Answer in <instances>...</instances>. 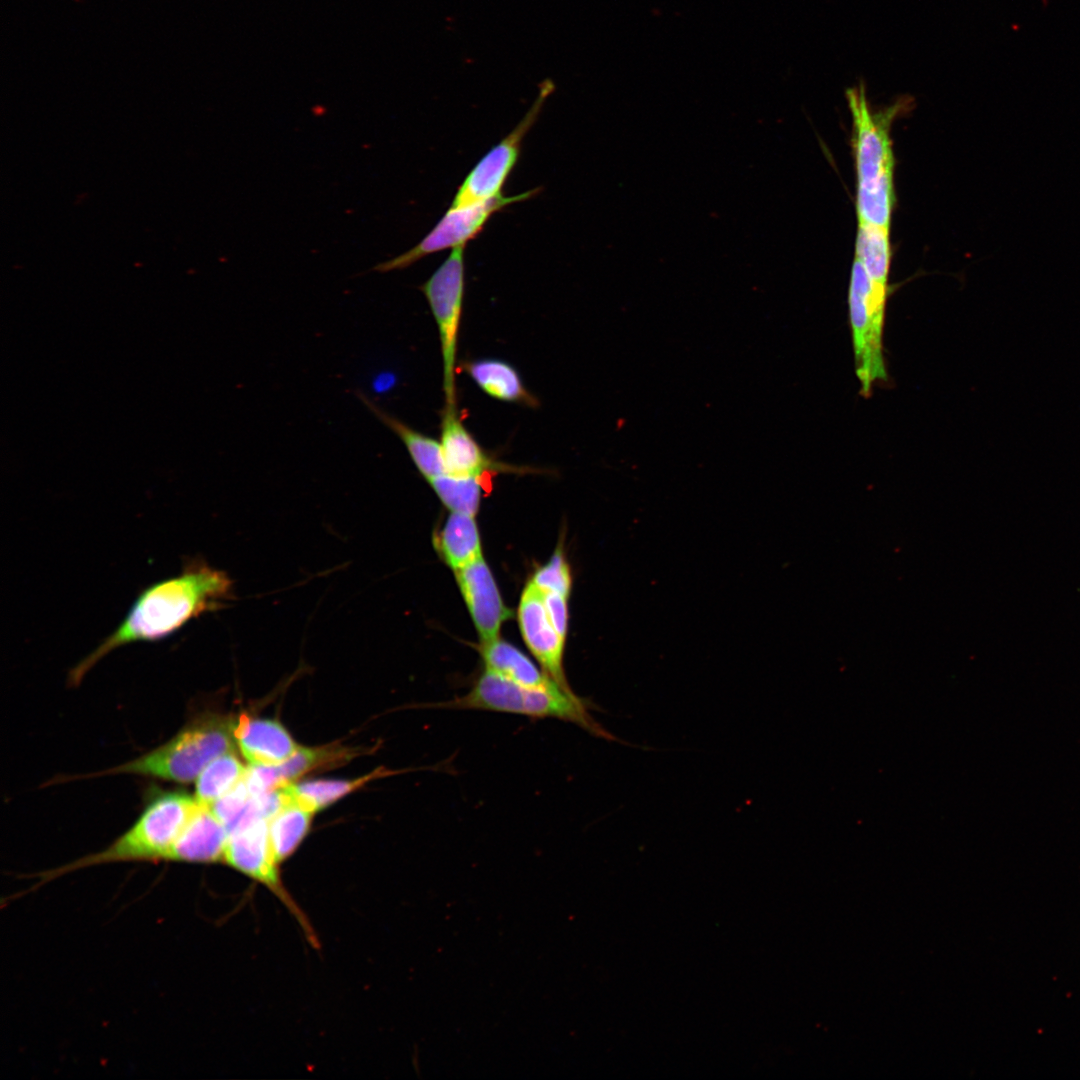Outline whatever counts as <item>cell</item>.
<instances>
[{
  "label": "cell",
  "mask_w": 1080,
  "mask_h": 1080,
  "mask_svg": "<svg viewBox=\"0 0 1080 1080\" xmlns=\"http://www.w3.org/2000/svg\"><path fill=\"white\" fill-rule=\"evenodd\" d=\"M229 576L200 559L186 560L181 572L147 587L126 617L69 673L78 685L105 656L124 645L163 639L200 615L222 608L232 598Z\"/></svg>",
  "instance_id": "cell-1"
},
{
  "label": "cell",
  "mask_w": 1080,
  "mask_h": 1080,
  "mask_svg": "<svg viewBox=\"0 0 1080 1080\" xmlns=\"http://www.w3.org/2000/svg\"><path fill=\"white\" fill-rule=\"evenodd\" d=\"M423 707L554 718L575 724L595 737L623 743L592 716L593 704L573 691H566L557 684L544 688L524 686L488 669L466 694Z\"/></svg>",
  "instance_id": "cell-2"
},
{
  "label": "cell",
  "mask_w": 1080,
  "mask_h": 1080,
  "mask_svg": "<svg viewBox=\"0 0 1080 1080\" xmlns=\"http://www.w3.org/2000/svg\"><path fill=\"white\" fill-rule=\"evenodd\" d=\"M199 802L183 792H165L149 802L131 828L110 846L71 863L38 874L40 886L59 876L95 865L124 861L164 860Z\"/></svg>",
  "instance_id": "cell-3"
},
{
  "label": "cell",
  "mask_w": 1080,
  "mask_h": 1080,
  "mask_svg": "<svg viewBox=\"0 0 1080 1080\" xmlns=\"http://www.w3.org/2000/svg\"><path fill=\"white\" fill-rule=\"evenodd\" d=\"M232 720L220 714H207L193 720L167 743L117 767L95 776L135 774L178 783L196 780L216 757L234 748Z\"/></svg>",
  "instance_id": "cell-4"
},
{
  "label": "cell",
  "mask_w": 1080,
  "mask_h": 1080,
  "mask_svg": "<svg viewBox=\"0 0 1080 1080\" xmlns=\"http://www.w3.org/2000/svg\"><path fill=\"white\" fill-rule=\"evenodd\" d=\"M888 290L875 285L855 257L850 277L849 322L860 392L868 397L888 374L883 353V329Z\"/></svg>",
  "instance_id": "cell-5"
},
{
  "label": "cell",
  "mask_w": 1080,
  "mask_h": 1080,
  "mask_svg": "<svg viewBox=\"0 0 1080 1080\" xmlns=\"http://www.w3.org/2000/svg\"><path fill=\"white\" fill-rule=\"evenodd\" d=\"M465 247L460 245L453 248L445 261L419 287L437 324L447 407L457 406V348L465 293Z\"/></svg>",
  "instance_id": "cell-6"
},
{
  "label": "cell",
  "mask_w": 1080,
  "mask_h": 1080,
  "mask_svg": "<svg viewBox=\"0 0 1080 1080\" xmlns=\"http://www.w3.org/2000/svg\"><path fill=\"white\" fill-rule=\"evenodd\" d=\"M846 96L853 122L857 189L893 184L894 156L889 131L903 103L874 112L869 108L862 84L847 90Z\"/></svg>",
  "instance_id": "cell-7"
},
{
  "label": "cell",
  "mask_w": 1080,
  "mask_h": 1080,
  "mask_svg": "<svg viewBox=\"0 0 1080 1080\" xmlns=\"http://www.w3.org/2000/svg\"><path fill=\"white\" fill-rule=\"evenodd\" d=\"M541 188H534L514 196H500L487 201L460 207H449L433 229L414 247L373 267L374 271L386 273L401 270L420 259L460 245H466L484 228L490 217L504 207L535 196Z\"/></svg>",
  "instance_id": "cell-8"
},
{
  "label": "cell",
  "mask_w": 1080,
  "mask_h": 1080,
  "mask_svg": "<svg viewBox=\"0 0 1080 1080\" xmlns=\"http://www.w3.org/2000/svg\"><path fill=\"white\" fill-rule=\"evenodd\" d=\"M553 89L551 81L542 82L537 99L521 121L466 175L452 199L451 207L470 205L503 195V187L519 160L523 139L536 122Z\"/></svg>",
  "instance_id": "cell-9"
},
{
  "label": "cell",
  "mask_w": 1080,
  "mask_h": 1080,
  "mask_svg": "<svg viewBox=\"0 0 1080 1080\" xmlns=\"http://www.w3.org/2000/svg\"><path fill=\"white\" fill-rule=\"evenodd\" d=\"M223 862L264 885L296 918L313 946L318 940L308 918L283 885L269 838L268 821L256 819L229 835Z\"/></svg>",
  "instance_id": "cell-10"
},
{
  "label": "cell",
  "mask_w": 1080,
  "mask_h": 1080,
  "mask_svg": "<svg viewBox=\"0 0 1080 1080\" xmlns=\"http://www.w3.org/2000/svg\"><path fill=\"white\" fill-rule=\"evenodd\" d=\"M518 617L524 641L542 670L560 687L572 691L563 669L565 639L553 627L543 593L531 581L522 593Z\"/></svg>",
  "instance_id": "cell-11"
},
{
  "label": "cell",
  "mask_w": 1080,
  "mask_h": 1080,
  "mask_svg": "<svg viewBox=\"0 0 1080 1080\" xmlns=\"http://www.w3.org/2000/svg\"><path fill=\"white\" fill-rule=\"evenodd\" d=\"M456 579L482 643L498 639L501 624L511 612L504 606L483 557L458 569Z\"/></svg>",
  "instance_id": "cell-12"
},
{
  "label": "cell",
  "mask_w": 1080,
  "mask_h": 1080,
  "mask_svg": "<svg viewBox=\"0 0 1080 1080\" xmlns=\"http://www.w3.org/2000/svg\"><path fill=\"white\" fill-rule=\"evenodd\" d=\"M353 757L344 747H301L285 761L276 765H250L244 781L252 795L262 794L285 785L314 770L335 767Z\"/></svg>",
  "instance_id": "cell-13"
},
{
  "label": "cell",
  "mask_w": 1080,
  "mask_h": 1080,
  "mask_svg": "<svg viewBox=\"0 0 1080 1080\" xmlns=\"http://www.w3.org/2000/svg\"><path fill=\"white\" fill-rule=\"evenodd\" d=\"M228 838V830L211 807L199 802L164 860L202 864L223 861Z\"/></svg>",
  "instance_id": "cell-14"
},
{
  "label": "cell",
  "mask_w": 1080,
  "mask_h": 1080,
  "mask_svg": "<svg viewBox=\"0 0 1080 1080\" xmlns=\"http://www.w3.org/2000/svg\"><path fill=\"white\" fill-rule=\"evenodd\" d=\"M440 443L445 474L482 476L500 464L495 463L462 423L457 406H444Z\"/></svg>",
  "instance_id": "cell-15"
},
{
  "label": "cell",
  "mask_w": 1080,
  "mask_h": 1080,
  "mask_svg": "<svg viewBox=\"0 0 1080 1080\" xmlns=\"http://www.w3.org/2000/svg\"><path fill=\"white\" fill-rule=\"evenodd\" d=\"M234 738L250 765H276L298 748L285 727L276 720L242 715L235 721Z\"/></svg>",
  "instance_id": "cell-16"
},
{
  "label": "cell",
  "mask_w": 1080,
  "mask_h": 1080,
  "mask_svg": "<svg viewBox=\"0 0 1080 1080\" xmlns=\"http://www.w3.org/2000/svg\"><path fill=\"white\" fill-rule=\"evenodd\" d=\"M462 368L484 393L496 400L528 407L538 405L518 371L504 360L476 359L465 362Z\"/></svg>",
  "instance_id": "cell-17"
},
{
  "label": "cell",
  "mask_w": 1080,
  "mask_h": 1080,
  "mask_svg": "<svg viewBox=\"0 0 1080 1080\" xmlns=\"http://www.w3.org/2000/svg\"><path fill=\"white\" fill-rule=\"evenodd\" d=\"M358 397L402 441L416 468L427 481L445 473L440 441L410 427L363 393H358Z\"/></svg>",
  "instance_id": "cell-18"
},
{
  "label": "cell",
  "mask_w": 1080,
  "mask_h": 1080,
  "mask_svg": "<svg viewBox=\"0 0 1080 1080\" xmlns=\"http://www.w3.org/2000/svg\"><path fill=\"white\" fill-rule=\"evenodd\" d=\"M480 652L485 669L516 683L534 688L557 684L543 670H539L525 654L505 641L496 639L482 643Z\"/></svg>",
  "instance_id": "cell-19"
},
{
  "label": "cell",
  "mask_w": 1080,
  "mask_h": 1080,
  "mask_svg": "<svg viewBox=\"0 0 1080 1080\" xmlns=\"http://www.w3.org/2000/svg\"><path fill=\"white\" fill-rule=\"evenodd\" d=\"M390 774H393V772L384 768H378L368 775L353 780L317 779L304 781L298 784L291 783L281 788L287 803H294L314 813L326 808L367 782Z\"/></svg>",
  "instance_id": "cell-20"
},
{
  "label": "cell",
  "mask_w": 1080,
  "mask_h": 1080,
  "mask_svg": "<svg viewBox=\"0 0 1080 1080\" xmlns=\"http://www.w3.org/2000/svg\"><path fill=\"white\" fill-rule=\"evenodd\" d=\"M447 564L455 571L481 557L480 538L473 516L453 512L437 541Z\"/></svg>",
  "instance_id": "cell-21"
},
{
  "label": "cell",
  "mask_w": 1080,
  "mask_h": 1080,
  "mask_svg": "<svg viewBox=\"0 0 1080 1080\" xmlns=\"http://www.w3.org/2000/svg\"><path fill=\"white\" fill-rule=\"evenodd\" d=\"M312 814L288 802L268 821L271 847L279 864L292 855L306 836Z\"/></svg>",
  "instance_id": "cell-22"
},
{
  "label": "cell",
  "mask_w": 1080,
  "mask_h": 1080,
  "mask_svg": "<svg viewBox=\"0 0 1080 1080\" xmlns=\"http://www.w3.org/2000/svg\"><path fill=\"white\" fill-rule=\"evenodd\" d=\"M855 257L875 285L888 289L889 229L858 223Z\"/></svg>",
  "instance_id": "cell-23"
},
{
  "label": "cell",
  "mask_w": 1080,
  "mask_h": 1080,
  "mask_svg": "<svg viewBox=\"0 0 1080 1080\" xmlns=\"http://www.w3.org/2000/svg\"><path fill=\"white\" fill-rule=\"evenodd\" d=\"M246 770L231 751L216 757L197 777L195 798L211 806L244 778Z\"/></svg>",
  "instance_id": "cell-24"
},
{
  "label": "cell",
  "mask_w": 1080,
  "mask_h": 1080,
  "mask_svg": "<svg viewBox=\"0 0 1080 1080\" xmlns=\"http://www.w3.org/2000/svg\"><path fill=\"white\" fill-rule=\"evenodd\" d=\"M482 476L442 474L428 481L440 500L452 511L474 516L478 511Z\"/></svg>",
  "instance_id": "cell-25"
},
{
  "label": "cell",
  "mask_w": 1080,
  "mask_h": 1080,
  "mask_svg": "<svg viewBox=\"0 0 1080 1080\" xmlns=\"http://www.w3.org/2000/svg\"><path fill=\"white\" fill-rule=\"evenodd\" d=\"M531 582L543 593L553 592L566 598L569 596L571 576L560 549L556 550L550 561L535 573Z\"/></svg>",
  "instance_id": "cell-26"
},
{
  "label": "cell",
  "mask_w": 1080,
  "mask_h": 1080,
  "mask_svg": "<svg viewBox=\"0 0 1080 1080\" xmlns=\"http://www.w3.org/2000/svg\"><path fill=\"white\" fill-rule=\"evenodd\" d=\"M566 599V597L557 593H543V601L549 619L553 627L564 639L566 638L568 620Z\"/></svg>",
  "instance_id": "cell-27"
}]
</instances>
